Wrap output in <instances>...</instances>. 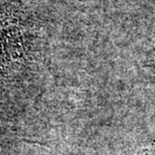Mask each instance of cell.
<instances>
[{
    "label": "cell",
    "mask_w": 155,
    "mask_h": 155,
    "mask_svg": "<svg viewBox=\"0 0 155 155\" xmlns=\"http://www.w3.org/2000/svg\"><path fill=\"white\" fill-rule=\"evenodd\" d=\"M140 155H155V145L145 149L143 152L140 153Z\"/></svg>",
    "instance_id": "6da1fadb"
}]
</instances>
